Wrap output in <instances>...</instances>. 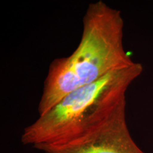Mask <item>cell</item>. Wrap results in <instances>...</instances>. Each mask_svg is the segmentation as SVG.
<instances>
[{"label": "cell", "instance_id": "cell-1", "mask_svg": "<svg viewBox=\"0 0 153 153\" xmlns=\"http://www.w3.org/2000/svg\"><path fill=\"white\" fill-rule=\"evenodd\" d=\"M120 10L102 0L90 3L83 16L81 40L71 55L49 65L38 107L43 115L69 93L137 62L125 49Z\"/></svg>", "mask_w": 153, "mask_h": 153}, {"label": "cell", "instance_id": "cell-2", "mask_svg": "<svg viewBox=\"0 0 153 153\" xmlns=\"http://www.w3.org/2000/svg\"><path fill=\"white\" fill-rule=\"evenodd\" d=\"M143 71L141 64L116 73L98 100L71 128L33 148L44 153H143L126 117V92Z\"/></svg>", "mask_w": 153, "mask_h": 153}]
</instances>
